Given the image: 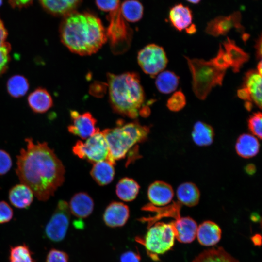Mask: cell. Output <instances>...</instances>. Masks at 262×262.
<instances>
[{"label":"cell","instance_id":"cell-10","mask_svg":"<svg viewBox=\"0 0 262 262\" xmlns=\"http://www.w3.org/2000/svg\"><path fill=\"white\" fill-rule=\"evenodd\" d=\"M70 218L68 204L59 201L56 208L45 228V235L53 242H59L66 236Z\"/></svg>","mask_w":262,"mask_h":262},{"label":"cell","instance_id":"cell-48","mask_svg":"<svg viewBox=\"0 0 262 262\" xmlns=\"http://www.w3.org/2000/svg\"><path fill=\"white\" fill-rule=\"evenodd\" d=\"M252 240L255 245H259L261 244V237L260 235L256 234V235L253 236Z\"/></svg>","mask_w":262,"mask_h":262},{"label":"cell","instance_id":"cell-40","mask_svg":"<svg viewBox=\"0 0 262 262\" xmlns=\"http://www.w3.org/2000/svg\"><path fill=\"white\" fill-rule=\"evenodd\" d=\"M97 7L101 10L111 12L120 7V0H95Z\"/></svg>","mask_w":262,"mask_h":262},{"label":"cell","instance_id":"cell-34","mask_svg":"<svg viewBox=\"0 0 262 262\" xmlns=\"http://www.w3.org/2000/svg\"><path fill=\"white\" fill-rule=\"evenodd\" d=\"M186 103V98L181 90H179L173 94L168 98L166 106L173 112H178L182 109Z\"/></svg>","mask_w":262,"mask_h":262},{"label":"cell","instance_id":"cell-16","mask_svg":"<svg viewBox=\"0 0 262 262\" xmlns=\"http://www.w3.org/2000/svg\"><path fill=\"white\" fill-rule=\"evenodd\" d=\"M94 201L86 193L79 192L71 197L68 204L70 213L79 218H85L92 213Z\"/></svg>","mask_w":262,"mask_h":262},{"label":"cell","instance_id":"cell-26","mask_svg":"<svg viewBox=\"0 0 262 262\" xmlns=\"http://www.w3.org/2000/svg\"><path fill=\"white\" fill-rule=\"evenodd\" d=\"M176 194L179 202L188 207L196 205L200 199V194L198 187L190 182H184L179 185Z\"/></svg>","mask_w":262,"mask_h":262},{"label":"cell","instance_id":"cell-27","mask_svg":"<svg viewBox=\"0 0 262 262\" xmlns=\"http://www.w3.org/2000/svg\"><path fill=\"white\" fill-rule=\"evenodd\" d=\"M139 190L140 186L134 180L124 177L121 179L117 183L115 192L119 199L130 202L136 198Z\"/></svg>","mask_w":262,"mask_h":262},{"label":"cell","instance_id":"cell-21","mask_svg":"<svg viewBox=\"0 0 262 262\" xmlns=\"http://www.w3.org/2000/svg\"><path fill=\"white\" fill-rule=\"evenodd\" d=\"M9 199L16 208L26 209L32 203L34 194L26 185L20 183L12 187L9 192Z\"/></svg>","mask_w":262,"mask_h":262},{"label":"cell","instance_id":"cell-42","mask_svg":"<svg viewBox=\"0 0 262 262\" xmlns=\"http://www.w3.org/2000/svg\"><path fill=\"white\" fill-rule=\"evenodd\" d=\"M140 261L139 254L132 250L125 252L120 258V262H140Z\"/></svg>","mask_w":262,"mask_h":262},{"label":"cell","instance_id":"cell-52","mask_svg":"<svg viewBox=\"0 0 262 262\" xmlns=\"http://www.w3.org/2000/svg\"><path fill=\"white\" fill-rule=\"evenodd\" d=\"M2 0H0V6L2 5Z\"/></svg>","mask_w":262,"mask_h":262},{"label":"cell","instance_id":"cell-32","mask_svg":"<svg viewBox=\"0 0 262 262\" xmlns=\"http://www.w3.org/2000/svg\"><path fill=\"white\" fill-rule=\"evenodd\" d=\"M6 87L11 96L18 98L26 94L28 91L29 84L28 80L24 76L16 75L8 79Z\"/></svg>","mask_w":262,"mask_h":262},{"label":"cell","instance_id":"cell-2","mask_svg":"<svg viewBox=\"0 0 262 262\" xmlns=\"http://www.w3.org/2000/svg\"><path fill=\"white\" fill-rule=\"evenodd\" d=\"M59 33L63 44L80 55L97 52L107 40L101 20L88 13L75 11L64 16Z\"/></svg>","mask_w":262,"mask_h":262},{"label":"cell","instance_id":"cell-12","mask_svg":"<svg viewBox=\"0 0 262 262\" xmlns=\"http://www.w3.org/2000/svg\"><path fill=\"white\" fill-rule=\"evenodd\" d=\"M240 21L241 15L239 12L227 16H218L208 23L205 31L207 33L216 37L226 34L233 28L244 33V29Z\"/></svg>","mask_w":262,"mask_h":262},{"label":"cell","instance_id":"cell-43","mask_svg":"<svg viewBox=\"0 0 262 262\" xmlns=\"http://www.w3.org/2000/svg\"><path fill=\"white\" fill-rule=\"evenodd\" d=\"M13 8L21 9L31 5L33 0H8Z\"/></svg>","mask_w":262,"mask_h":262},{"label":"cell","instance_id":"cell-35","mask_svg":"<svg viewBox=\"0 0 262 262\" xmlns=\"http://www.w3.org/2000/svg\"><path fill=\"white\" fill-rule=\"evenodd\" d=\"M262 114L261 112L254 113L247 120L248 127L252 134L259 139L262 138Z\"/></svg>","mask_w":262,"mask_h":262},{"label":"cell","instance_id":"cell-50","mask_svg":"<svg viewBox=\"0 0 262 262\" xmlns=\"http://www.w3.org/2000/svg\"><path fill=\"white\" fill-rule=\"evenodd\" d=\"M262 60H260L259 62L258 63L257 66V69L256 70L258 72V73L262 76Z\"/></svg>","mask_w":262,"mask_h":262},{"label":"cell","instance_id":"cell-1","mask_svg":"<svg viewBox=\"0 0 262 262\" xmlns=\"http://www.w3.org/2000/svg\"><path fill=\"white\" fill-rule=\"evenodd\" d=\"M25 140L26 147L16 157V174L39 200L47 201L63 184L65 166L47 142L35 143L31 138Z\"/></svg>","mask_w":262,"mask_h":262},{"label":"cell","instance_id":"cell-19","mask_svg":"<svg viewBox=\"0 0 262 262\" xmlns=\"http://www.w3.org/2000/svg\"><path fill=\"white\" fill-rule=\"evenodd\" d=\"M221 229L215 223L207 220L197 227L196 235L199 243L204 246L216 245L221 237Z\"/></svg>","mask_w":262,"mask_h":262},{"label":"cell","instance_id":"cell-44","mask_svg":"<svg viewBox=\"0 0 262 262\" xmlns=\"http://www.w3.org/2000/svg\"><path fill=\"white\" fill-rule=\"evenodd\" d=\"M237 93L238 97L244 100L245 102L249 101L252 102L250 96L245 88L241 87L238 90Z\"/></svg>","mask_w":262,"mask_h":262},{"label":"cell","instance_id":"cell-11","mask_svg":"<svg viewBox=\"0 0 262 262\" xmlns=\"http://www.w3.org/2000/svg\"><path fill=\"white\" fill-rule=\"evenodd\" d=\"M70 115L72 122L67 129L70 133L86 139L99 131L96 127V119L89 112L80 114L76 111H71Z\"/></svg>","mask_w":262,"mask_h":262},{"label":"cell","instance_id":"cell-45","mask_svg":"<svg viewBox=\"0 0 262 262\" xmlns=\"http://www.w3.org/2000/svg\"><path fill=\"white\" fill-rule=\"evenodd\" d=\"M256 49V57L258 60H261L262 58V35L261 34L256 40L255 44Z\"/></svg>","mask_w":262,"mask_h":262},{"label":"cell","instance_id":"cell-49","mask_svg":"<svg viewBox=\"0 0 262 262\" xmlns=\"http://www.w3.org/2000/svg\"><path fill=\"white\" fill-rule=\"evenodd\" d=\"M186 32L189 34H193L196 32V27L195 25L192 24L187 29H186Z\"/></svg>","mask_w":262,"mask_h":262},{"label":"cell","instance_id":"cell-6","mask_svg":"<svg viewBox=\"0 0 262 262\" xmlns=\"http://www.w3.org/2000/svg\"><path fill=\"white\" fill-rule=\"evenodd\" d=\"M175 239L171 222H156L148 227L145 236L137 237L136 240L145 247L150 258L158 261L159 255L165 253L173 246Z\"/></svg>","mask_w":262,"mask_h":262},{"label":"cell","instance_id":"cell-30","mask_svg":"<svg viewBox=\"0 0 262 262\" xmlns=\"http://www.w3.org/2000/svg\"><path fill=\"white\" fill-rule=\"evenodd\" d=\"M179 77L173 72L166 70L158 74L155 85L158 91L163 94L174 91L178 86Z\"/></svg>","mask_w":262,"mask_h":262},{"label":"cell","instance_id":"cell-41","mask_svg":"<svg viewBox=\"0 0 262 262\" xmlns=\"http://www.w3.org/2000/svg\"><path fill=\"white\" fill-rule=\"evenodd\" d=\"M13 211L8 203L0 201V224L9 222L13 218Z\"/></svg>","mask_w":262,"mask_h":262},{"label":"cell","instance_id":"cell-9","mask_svg":"<svg viewBox=\"0 0 262 262\" xmlns=\"http://www.w3.org/2000/svg\"><path fill=\"white\" fill-rule=\"evenodd\" d=\"M137 61L142 70L154 77L166 66L168 59L164 49L155 44L146 46L138 52Z\"/></svg>","mask_w":262,"mask_h":262},{"label":"cell","instance_id":"cell-37","mask_svg":"<svg viewBox=\"0 0 262 262\" xmlns=\"http://www.w3.org/2000/svg\"><path fill=\"white\" fill-rule=\"evenodd\" d=\"M211 61L216 67L221 70H226L230 67L229 59L221 44L219 45V50L216 56Z\"/></svg>","mask_w":262,"mask_h":262},{"label":"cell","instance_id":"cell-51","mask_svg":"<svg viewBox=\"0 0 262 262\" xmlns=\"http://www.w3.org/2000/svg\"><path fill=\"white\" fill-rule=\"evenodd\" d=\"M186 0L193 4H197L201 1V0Z\"/></svg>","mask_w":262,"mask_h":262},{"label":"cell","instance_id":"cell-5","mask_svg":"<svg viewBox=\"0 0 262 262\" xmlns=\"http://www.w3.org/2000/svg\"><path fill=\"white\" fill-rule=\"evenodd\" d=\"M192 77V89L196 96L204 100L216 85H221L226 70L216 67L210 61L185 57Z\"/></svg>","mask_w":262,"mask_h":262},{"label":"cell","instance_id":"cell-7","mask_svg":"<svg viewBox=\"0 0 262 262\" xmlns=\"http://www.w3.org/2000/svg\"><path fill=\"white\" fill-rule=\"evenodd\" d=\"M109 14V25L106 31L107 39L112 52L121 54L129 49L132 33L121 15L120 7Z\"/></svg>","mask_w":262,"mask_h":262},{"label":"cell","instance_id":"cell-29","mask_svg":"<svg viewBox=\"0 0 262 262\" xmlns=\"http://www.w3.org/2000/svg\"><path fill=\"white\" fill-rule=\"evenodd\" d=\"M192 262H239V261L222 247H218L202 252Z\"/></svg>","mask_w":262,"mask_h":262},{"label":"cell","instance_id":"cell-14","mask_svg":"<svg viewBox=\"0 0 262 262\" xmlns=\"http://www.w3.org/2000/svg\"><path fill=\"white\" fill-rule=\"evenodd\" d=\"M147 194L150 204L156 207L166 206L169 204L174 195L170 184L160 180L155 181L149 186Z\"/></svg>","mask_w":262,"mask_h":262},{"label":"cell","instance_id":"cell-36","mask_svg":"<svg viewBox=\"0 0 262 262\" xmlns=\"http://www.w3.org/2000/svg\"><path fill=\"white\" fill-rule=\"evenodd\" d=\"M10 50L9 43L6 42L0 43V76L6 72L8 68Z\"/></svg>","mask_w":262,"mask_h":262},{"label":"cell","instance_id":"cell-47","mask_svg":"<svg viewBox=\"0 0 262 262\" xmlns=\"http://www.w3.org/2000/svg\"><path fill=\"white\" fill-rule=\"evenodd\" d=\"M246 172L249 174H253L256 171V167L253 164H247L245 168Z\"/></svg>","mask_w":262,"mask_h":262},{"label":"cell","instance_id":"cell-22","mask_svg":"<svg viewBox=\"0 0 262 262\" xmlns=\"http://www.w3.org/2000/svg\"><path fill=\"white\" fill-rule=\"evenodd\" d=\"M82 0H40L43 8L55 16H63L75 11Z\"/></svg>","mask_w":262,"mask_h":262},{"label":"cell","instance_id":"cell-46","mask_svg":"<svg viewBox=\"0 0 262 262\" xmlns=\"http://www.w3.org/2000/svg\"><path fill=\"white\" fill-rule=\"evenodd\" d=\"M8 33L0 17V43L5 42Z\"/></svg>","mask_w":262,"mask_h":262},{"label":"cell","instance_id":"cell-28","mask_svg":"<svg viewBox=\"0 0 262 262\" xmlns=\"http://www.w3.org/2000/svg\"><path fill=\"white\" fill-rule=\"evenodd\" d=\"M214 136V130L210 125L199 121L195 123L192 132L194 142L199 146L212 144Z\"/></svg>","mask_w":262,"mask_h":262},{"label":"cell","instance_id":"cell-17","mask_svg":"<svg viewBox=\"0 0 262 262\" xmlns=\"http://www.w3.org/2000/svg\"><path fill=\"white\" fill-rule=\"evenodd\" d=\"M262 76L256 69H250L246 72L243 77L242 87L249 93L252 102L260 109H262Z\"/></svg>","mask_w":262,"mask_h":262},{"label":"cell","instance_id":"cell-31","mask_svg":"<svg viewBox=\"0 0 262 262\" xmlns=\"http://www.w3.org/2000/svg\"><path fill=\"white\" fill-rule=\"evenodd\" d=\"M121 15L124 19L129 22L139 21L143 16V7L136 0H127L120 6Z\"/></svg>","mask_w":262,"mask_h":262},{"label":"cell","instance_id":"cell-8","mask_svg":"<svg viewBox=\"0 0 262 262\" xmlns=\"http://www.w3.org/2000/svg\"><path fill=\"white\" fill-rule=\"evenodd\" d=\"M73 154L80 159L91 163L108 159L109 149L105 137L98 131L85 141L79 140L72 147Z\"/></svg>","mask_w":262,"mask_h":262},{"label":"cell","instance_id":"cell-24","mask_svg":"<svg viewBox=\"0 0 262 262\" xmlns=\"http://www.w3.org/2000/svg\"><path fill=\"white\" fill-rule=\"evenodd\" d=\"M28 103L31 109L36 113H44L53 106L52 97L45 88L39 87L28 96Z\"/></svg>","mask_w":262,"mask_h":262},{"label":"cell","instance_id":"cell-18","mask_svg":"<svg viewBox=\"0 0 262 262\" xmlns=\"http://www.w3.org/2000/svg\"><path fill=\"white\" fill-rule=\"evenodd\" d=\"M223 46L232 71L234 73L239 72L243 65L248 61L249 54L229 37L223 42Z\"/></svg>","mask_w":262,"mask_h":262},{"label":"cell","instance_id":"cell-38","mask_svg":"<svg viewBox=\"0 0 262 262\" xmlns=\"http://www.w3.org/2000/svg\"><path fill=\"white\" fill-rule=\"evenodd\" d=\"M45 262H69V257L65 251L52 248L48 253Z\"/></svg>","mask_w":262,"mask_h":262},{"label":"cell","instance_id":"cell-3","mask_svg":"<svg viewBox=\"0 0 262 262\" xmlns=\"http://www.w3.org/2000/svg\"><path fill=\"white\" fill-rule=\"evenodd\" d=\"M107 78L110 102L115 113L131 118L149 115V108L144 106L145 93L137 73H109Z\"/></svg>","mask_w":262,"mask_h":262},{"label":"cell","instance_id":"cell-33","mask_svg":"<svg viewBox=\"0 0 262 262\" xmlns=\"http://www.w3.org/2000/svg\"><path fill=\"white\" fill-rule=\"evenodd\" d=\"M9 262H35L33 253L25 244L10 247Z\"/></svg>","mask_w":262,"mask_h":262},{"label":"cell","instance_id":"cell-25","mask_svg":"<svg viewBox=\"0 0 262 262\" xmlns=\"http://www.w3.org/2000/svg\"><path fill=\"white\" fill-rule=\"evenodd\" d=\"M260 149L258 138L253 134L244 133L239 136L235 144L237 154L244 158H250L256 156Z\"/></svg>","mask_w":262,"mask_h":262},{"label":"cell","instance_id":"cell-23","mask_svg":"<svg viewBox=\"0 0 262 262\" xmlns=\"http://www.w3.org/2000/svg\"><path fill=\"white\" fill-rule=\"evenodd\" d=\"M115 164L108 159L93 164L90 171L93 179L99 185L111 183L115 174Z\"/></svg>","mask_w":262,"mask_h":262},{"label":"cell","instance_id":"cell-39","mask_svg":"<svg viewBox=\"0 0 262 262\" xmlns=\"http://www.w3.org/2000/svg\"><path fill=\"white\" fill-rule=\"evenodd\" d=\"M12 160L9 154L0 149V176L6 174L11 168Z\"/></svg>","mask_w":262,"mask_h":262},{"label":"cell","instance_id":"cell-4","mask_svg":"<svg viewBox=\"0 0 262 262\" xmlns=\"http://www.w3.org/2000/svg\"><path fill=\"white\" fill-rule=\"evenodd\" d=\"M117 124L115 127L101 131L108 147V160L114 164L125 158L139 143L146 141L150 131L148 126L142 125L137 121L124 123L118 120Z\"/></svg>","mask_w":262,"mask_h":262},{"label":"cell","instance_id":"cell-20","mask_svg":"<svg viewBox=\"0 0 262 262\" xmlns=\"http://www.w3.org/2000/svg\"><path fill=\"white\" fill-rule=\"evenodd\" d=\"M169 19L176 30L179 31L186 30L192 25V11L188 7L181 3L176 4L169 10Z\"/></svg>","mask_w":262,"mask_h":262},{"label":"cell","instance_id":"cell-15","mask_svg":"<svg viewBox=\"0 0 262 262\" xmlns=\"http://www.w3.org/2000/svg\"><path fill=\"white\" fill-rule=\"evenodd\" d=\"M171 223L175 238L179 242L190 243L195 240L198 226L193 219L190 217H180Z\"/></svg>","mask_w":262,"mask_h":262},{"label":"cell","instance_id":"cell-13","mask_svg":"<svg viewBox=\"0 0 262 262\" xmlns=\"http://www.w3.org/2000/svg\"><path fill=\"white\" fill-rule=\"evenodd\" d=\"M130 216L128 206L123 203L113 201L106 207L103 215L105 224L111 228L123 226Z\"/></svg>","mask_w":262,"mask_h":262}]
</instances>
